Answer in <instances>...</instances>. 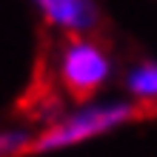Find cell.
I'll return each mask as SVG.
<instances>
[{"label": "cell", "instance_id": "cell-1", "mask_svg": "<svg viewBox=\"0 0 157 157\" xmlns=\"http://www.w3.org/2000/svg\"><path fill=\"white\" fill-rule=\"evenodd\" d=\"M140 114L128 97H86V100H63L37 123L34 151L52 154L77 149L97 137H106L117 128L128 126Z\"/></svg>", "mask_w": 157, "mask_h": 157}, {"label": "cell", "instance_id": "cell-2", "mask_svg": "<svg viewBox=\"0 0 157 157\" xmlns=\"http://www.w3.org/2000/svg\"><path fill=\"white\" fill-rule=\"evenodd\" d=\"M114 75V54L94 32L60 37L46 63L49 86L63 100H86L103 94L112 86Z\"/></svg>", "mask_w": 157, "mask_h": 157}, {"label": "cell", "instance_id": "cell-3", "mask_svg": "<svg viewBox=\"0 0 157 157\" xmlns=\"http://www.w3.org/2000/svg\"><path fill=\"white\" fill-rule=\"evenodd\" d=\"M43 26L57 37L69 34H91L100 26L97 0H32Z\"/></svg>", "mask_w": 157, "mask_h": 157}, {"label": "cell", "instance_id": "cell-4", "mask_svg": "<svg viewBox=\"0 0 157 157\" xmlns=\"http://www.w3.org/2000/svg\"><path fill=\"white\" fill-rule=\"evenodd\" d=\"M123 97L140 109H157V60H134L123 71Z\"/></svg>", "mask_w": 157, "mask_h": 157}, {"label": "cell", "instance_id": "cell-5", "mask_svg": "<svg viewBox=\"0 0 157 157\" xmlns=\"http://www.w3.org/2000/svg\"><path fill=\"white\" fill-rule=\"evenodd\" d=\"M37 143V123L34 120H6L0 123V157H23L34 151Z\"/></svg>", "mask_w": 157, "mask_h": 157}]
</instances>
